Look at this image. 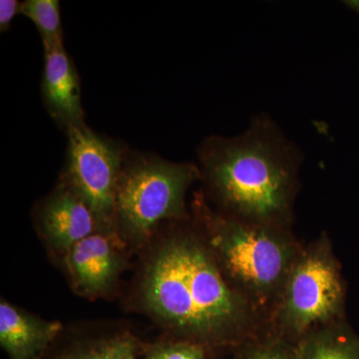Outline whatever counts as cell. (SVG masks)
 Returning a JSON list of instances; mask_svg holds the SVG:
<instances>
[{"instance_id":"7c38bea8","label":"cell","mask_w":359,"mask_h":359,"mask_svg":"<svg viewBox=\"0 0 359 359\" xmlns=\"http://www.w3.org/2000/svg\"><path fill=\"white\" fill-rule=\"evenodd\" d=\"M301 359H359V339L340 323L309 332L299 342Z\"/></svg>"},{"instance_id":"52a82bcc","label":"cell","mask_w":359,"mask_h":359,"mask_svg":"<svg viewBox=\"0 0 359 359\" xmlns=\"http://www.w3.org/2000/svg\"><path fill=\"white\" fill-rule=\"evenodd\" d=\"M131 254L117 233L100 231L73 245L60 264L73 292L95 301L114 294Z\"/></svg>"},{"instance_id":"e0dca14e","label":"cell","mask_w":359,"mask_h":359,"mask_svg":"<svg viewBox=\"0 0 359 359\" xmlns=\"http://www.w3.org/2000/svg\"><path fill=\"white\" fill-rule=\"evenodd\" d=\"M347 6L353 8L354 11H359V0H351V1H346Z\"/></svg>"},{"instance_id":"9a60e30c","label":"cell","mask_w":359,"mask_h":359,"mask_svg":"<svg viewBox=\"0 0 359 359\" xmlns=\"http://www.w3.org/2000/svg\"><path fill=\"white\" fill-rule=\"evenodd\" d=\"M238 359H301L299 344L280 339L250 344Z\"/></svg>"},{"instance_id":"277c9868","label":"cell","mask_w":359,"mask_h":359,"mask_svg":"<svg viewBox=\"0 0 359 359\" xmlns=\"http://www.w3.org/2000/svg\"><path fill=\"white\" fill-rule=\"evenodd\" d=\"M199 167L155 156L127 157L114 209V229L131 252H140L165 223L188 219L186 195Z\"/></svg>"},{"instance_id":"2e32d148","label":"cell","mask_w":359,"mask_h":359,"mask_svg":"<svg viewBox=\"0 0 359 359\" xmlns=\"http://www.w3.org/2000/svg\"><path fill=\"white\" fill-rule=\"evenodd\" d=\"M20 4L16 0H1L0 1V30L6 32L11 27L16 14L20 13Z\"/></svg>"},{"instance_id":"30bf717a","label":"cell","mask_w":359,"mask_h":359,"mask_svg":"<svg viewBox=\"0 0 359 359\" xmlns=\"http://www.w3.org/2000/svg\"><path fill=\"white\" fill-rule=\"evenodd\" d=\"M41 94L52 119L67 131L85 124L79 75L65 46L44 49Z\"/></svg>"},{"instance_id":"5b68a950","label":"cell","mask_w":359,"mask_h":359,"mask_svg":"<svg viewBox=\"0 0 359 359\" xmlns=\"http://www.w3.org/2000/svg\"><path fill=\"white\" fill-rule=\"evenodd\" d=\"M344 302L339 266L327 237L299 252L276 309L283 339L299 344L309 332L335 323Z\"/></svg>"},{"instance_id":"4fadbf2b","label":"cell","mask_w":359,"mask_h":359,"mask_svg":"<svg viewBox=\"0 0 359 359\" xmlns=\"http://www.w3.org/2000/svg\"><path fill=\"white\" fill-rule=\"evenodd\" d=\"M20 13L36 26L44 49L63 45L60 4L57 0H26L20 4Z\"/></svg>"},{"instance_id":"9c48e42d","label":"cell","mask_w":359,"mask_h":359,"mask_svg":"<svg viewBox=\"0 0 359 359\" xmlns=\"http://www.w3.org/2000/svg\"><path fill=\"white\" fill-rule=\"evenodd\" d=\"M146 344L124 325H93L66 332L40 359H138Z\"/></svg>"},{"instance_id":"ba28073f","label":"cell","mask_w":359,"mask_h":359,"mask_svg":"<svg viewBox=\"0 0 359 359\" xmlns=\"http://www.w3.org/2000/svg\"><path fill=\"white\" fill-rule=\"evenodd\" d=\"M34 215L42 242L59 263L73 245L101 231L94 212L61 180L37 204Z\"/></svg>"},{"instance_id":"5bb4252c","label":"cell","mask_w":359,"mask_h":359,"mask_svg":"<svg viewBox=\"0 0 359 359\" xmlns=\"http://www.w3.org/2000/svg\"><path fill=\"white\" fill-rule=\"evenodd\" d=\"M141 359H209L207 348L193 342L175 339L146 344Z\"/></svg>"},{"instance_id":"7a4b0ae2","label":"cell","mask_w":359,"mask_h":359,"mask_svg":"<svg viewBox=\"0 0 359 359\" xmlns=\"http://www.w3.org/2000/svg\"><path fill=\"white\" fill-rule=\"evenodd\" d=\"M302 157L269 116H256L238 136L203 142L201 178L222 214L285 228L292 219Z\"/></svg>"},{"instance_id":"6da1fadb","label":"cell","mask_w":359,"mask_h":359,"mask_svg":"<svg viewBox=\"0 0 359 359\" xmlns=\"http://www.w3.org/2000/svg\"><path fill=\"white\" fill-rule=\"evenodd\" d=\"M139 254L130 304L171 339L208 349L254 332L257 311L226 280L202 231L161 228Z\"/></svg>"},{"instance_id":"3957f363","label":"cell","mask_w":359,"mask_h":359,"mask_svg":"<svg viewBox=\"0 0 359 359\" xmlns=\"http://www.w3.org/2000/svg\"><path fill=\"white\" fill-rule=\"evenodd\" d=\"M196 204L201 231L228 283L257 313L278 308L301 252L285 228L245 223Z\"/></svg>"},{"instance_id":"8992f818","label":"cell","mask_w":359,"mask_h":359,"mask_svg":"<svg viewBox=\"0 0 359 359\" xmlns=\"http://www.w3.org/2000/svg\"><path fill=\"white\" fill-rule=\"evenodd\" d=\"M68 147L61 181L84 201L102 231H115L116 193L128 154L121 144L86 124L67 130Z\"/></svg>"},{"instance_id":"8fae6325","label":"cell","mask_w":359,"mask_h":359,"mask_svg":"<svg viewBox=\"0 0 359 359\" xmlns=\"http://www.w3.org/2000/svg\"><path fill=\"white\" fill-rule=\"evenodd\" d=\"M58 320H47L1 299L0 346L9 359H40L65 332Z\"/></svg>"}]
</instances>
